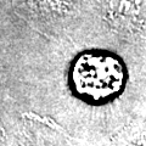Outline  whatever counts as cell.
<instances>
[{
	"instance_id": "1",
	"label": "cell",
	"mask_w": 146,
	"mask_h": 146,
	"mask_svg": "<svg viewBox=\"0 0 146 146\" xmlns=\"http://www.w3.org/2000/svg\"><path fill=\"white\" fill-rule=\"evenodd\" d=\"M74 88L84 98L106 99L123 85L124 72L121 62L108 55L90 54L77 61L72 73Z\"/></svg>"
}]
</instances>
